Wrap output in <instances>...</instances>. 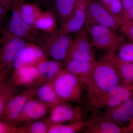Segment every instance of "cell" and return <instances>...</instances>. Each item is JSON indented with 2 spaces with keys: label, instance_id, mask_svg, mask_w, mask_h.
<instances>
[{
  "label": "cell",
  "instance_id": "cell-33",
  "mask_svg": "<svg viewBox=\"0 0 133 133\" xmlns=\"http://www.w3.org/2000/svg\"><path fill=\"white\" fill-rule=\"evenodd\" d=\"M8 11L0 5V33H2L5 27V23L6 15Z\"/></svg>",
  "mask_w": 133,
  "mask_h": 133
},
{
  "label": "cell",
  "instance_id": "cell-31",
  "mask_svg": "<svg viewBox=\"0 0 133 133\" xmlns=\"http://www.w3.org/2000/svg\"><path fill=\"white\" fill-rule=\"evenodd\" d=\"M17 128L16 124L0 120V133H17Z\"/></svg>",
  "mask_w": 133,
  "mask_h": 133
},
{
  "label": "cell",
  "instance_id": "cell-8",
  "mask_svg": "<svg viewBox=\"0 0 133 133\" xmlns=\"http://www.w3.org/2000/svg\"><path fill=\"white\" fill-rule=\"evenodd\" d=\"M91 0H77L76 6L71 14L60 23L58 30L65 35L78 33L85 24L87 10Z\"/></svg>",
  "mask_w": 133,
  "mask_h": 133
},
{
  "label": "cell",
  "instance_id": "cell-35",
  "mask_svg": "<svg viewBox=\"0 0 133 133\" xmlns=\"http://www.w3.org/2000/svg\"><path fill=\"white\" fill-rule=\"evenodd\" d=\"M14 0H0V5L8 12L10 9Z\"/></svg>",
  "mask_w": 133,
  "mask_h": 133
},
{
  "label": "cell",
  "instance_id": "cell-7",
  "mask_svg": "<svg viewBox=\"0 0 133 133\" xmlns=\"http://www.w3.org/2000/svg\"><path fill=\"white\" fill-rule=\"evenodd\" d=\"M87 17L96 24L116 30L120 28L123 19L111 13L101 2L91 0L87 10Z\"/></svg>",
  "mask_w": 133,
  "mask_h": 133
},
{
  "label": "cell",
  "instance_id": "cell-40",
  "mask_svg": "<svg viewBox=\"0 0 133 133\" xmlns=\"http://www.w3.org/2000/svg\"><path fill=\"white\" fill-rule=\"evenodd\" d=\"M130 86H131V88H132V89L133 90V83H132V84H131Z\"/></svg>",
  "mask_w": 133,
  "mask_h": 133
},
{
  "label": "cell",
  "instance_id": "cell-21",
  "mask_svg": "<svg viewBox=\"0 0 133 133\" xmlns=\"http://www.w3.org/2000/svg\"><path fill=\"white\" fill-rule=\"evenodd\" d=\"M57 18L52 10L42 11L34 23V28L44 33H52L57 29Z\"/></svg>",
  "mask_w": 133,
  "mask_h": 133
},
{
  "label": "cell",
  "instance_id": "cell-25",
  "mask_svg": "<svg viewBox=\"0 0 133 133\" xmlns=\"http://www.w3.org/2000/svg\"><path fill=\"white\" fill-rule=\"evenodd\" d=\"M50 125L47 118L30 122L18 127L17 133H48Z\"/></svg>",
  "mask_w": 133,
  "mask_h": 133
},
{
  "label": "cell",
  "instance_id": "cell-27",
  "mask_svg": "<svg viewBox=\"0 0 133 133\" xmlns=\"http://www.w3.org/2000/svg\"><path fill=\"white\" fill-rule=\"evenodd\" d=\"M114 52L119 59L128 63L133 62V43L122 42Z\"/></svg>",
  "mask_w": 133,
  "mask_h": 133
},
{
  "label": "cell",
  "instance_id": "cell-28",
  "mask_svg": "<svg viewBox=\"0 0 133 133\" xmlns=\"http://www.w3.org/2000/svg\"><path fill=\"white\" fill-rule=\"evenodd\" d=\"M16 88L12 84H5L0 92V116L2 114L8 101L15 95Z\"/></svg>",
  "mask_w": 133,
  "mask_h": 133
},
{
  "label": "cell",
  "instance_id": "cell-41",
  "mask_svg": "<svg viewBox=\"0 0 133 133\" xmlns=\"http://www.w3.org/2000/svg\"><path fill=\"white\" fill-rule=\"evenodd\" d=\"M1 36H0V41H1Z\"/></svg>",
  "mask_w": 133,
  "mask_h": 133
},
{
  "label": "cell",
  "instance_id": "cell-4",
  "mask_svg": "<svg viewBox=\"0 0 133 133\" xmlns=\"http://www.w3.org/2000/svg\"><path fill=\"white\" fill-rule=\"evenodd\" d=\"M85 25L90 36L91 44L98 49L114 52L124 39L123 37L118 36L113 29L96 24L87 17Z\"/></svg>",
  "mask_w": 133,
  "mask_h": 133
},
{
  "label": "cell",
  "instance_id": "cell-2",
  "mask_svg": "<svg viewBox=\"0 0 133 133\" xmlns=\"http://www.w3.org/2000/svg\"><path fill=\"white\" fill-rule=\"evenodd\" d=\"M24 2L25 0H14L10 8L11 16L2 35L19 37L40 45L43 33L26 24L20 15V8Z\"/></svg>",
  "mask_w": 133,
  "mask_h": 133
},
{
  "label": "cell",
  "instance_id": "cell-34",
  "mask_svg": "<svg viewBox=\"0 0 133 133\" xmlns=\"http://www.w3.org/2000/svg\"><path fill=\"white\" fill-rule=\"evenodd\" d=\"M9 69L3 68L0 70V92L5 85V78L6 75L8 73Z\"/></svg>",
  "mask_w": 133,
  "mask_h": 133
},
{
  "label": "cell",
  "instance_id": "cell-19",
  "mask_svg": "<svg viewBox=\"0 0 133 133\" xmlns=\"http://www.w3.org/2000/svg\"><path fill=\"white\" fill-rule=\"evenodd\" d=\"M103 58L110 61L118 72L122 84L131 85L133 83V70L131 63L122 61L114 52L108 51Z\"/></svg>",
  "mask_w": 133,
  "mask_h": 133
},
{
  "label": "cell",
  "instance_id": "cell-36",
  "mask_svg": "<svg viewBox=\"0 0 133 133\" xmlns=\"http://www.w3.org/2000/svg\"><path fill=\"white\" fill-rule=\"evenodd\" d=\"M133 21V0L132 7L128 13L127 15L123 18V21Z\"/></svg>",
  "mask_w": 133,
  "mask_h": 133
},
{
  "label": "cell",
  "instance_id": "cell-3",
  "mask_svg": "<svg viewBox=\"0 0 133 133\" xmlns=\"http://www.w3.org/2000/svg\"><path fill=\"white\" fill-rule=\"evenodd\" d=\"M52 82L55 91L62 102L81 104L83 84L80 78L64 68Z\"/></svg>",
  "mask_w": 133,
  "mask_h": 133
},
{
  "label": "cell",
  "instance_id": "cell-9",
  "mask_svg": "<svg viewBox=\"0 0 133 133\" xmlns=\"http://www.w3.org/2000/svg\"><path fill=\"white\" fill-rule=\"evenodd\" d=\"M47 120L50 124L71 123L83 120V112L78 105L60 102L51 108Z\"/></svg>",
  "mask_w": 133,
  "mask_h": 133
},
{
  "label": "cell",
  "instance_id": "cell-22",
  "mask_svg": "<svg viewBox=\"0 0 133 133\" xmlns=\"http://www.w3.org/2000/svg\"><path fill=\"white\" fill-rule=\"evenodd\" d=\"M96 62L67 60L63 62L64 68L83 81L90 76Z\"/></svg>",
  "mask_w": 133,
  "mask_h": 133
},
{
  "label": "cell",
  "instance_id": "cell-10",
  "mask_svg": "<svg viewBox=\"0 0 133 133\" xmlns=\"http://www.w3.org/2000/svg\"><path fill=\"white\" fill-rule=\"evenodd\" d=\"M37 86L29 87L21 93L13 96L5 106L0 120L16 124L24 105L29 99L35 97Z\"/></svg>",
  "mask_w": 133,
  "mask_h": 133
},
{
  "label": "cell",
  "instance_id": "cell-5",
  "mask_svg": "<svg viewBox=\"0 0 133 133\" xmlns=\"http://www.w3.org/2000/svg\"><path fill=\"white\" fill-rule=\"evenodd\" d=\"M72 41L70 35L62 33L57 29L52 33H43L40 45L48 56L55 60L64 62Z\"/></svg>",
  "mask_w": 133,
  "mask_h": 133
},
{
  "label": "cell",
  "instance_id": "cell-14",
  "mask_svg": "<svg viewBox=\"0 0 133 133\" xmlns=\"http://www.w3.org/2000/svg\"><path fill=\"white\" fill-rule=\"evenodd\" d=\"M51 108L34 97L31 98L24 105L16 122V125L42 119L49 112Z\"/></svg>",
  "mask_w": 133,
  "mask_h": 133
},
{
  "label": "cell",
  "instance_id": "cell-15",
  "mask_svg": "<svg viewBox=\"0 0 133 133\" xmlns=\"http://www.w3.org/2000/svg\"><path fill=\"white\" fill-rule=\"evenodd\" d=\"M16 87H32L40 85L39 73L37 66L25 65L14 69L12 83Z\"/></svg>",
  "mask_w": 133,
  "mask_h": 133
},
{
  "label": "cell",
  "instance_id": "cell-6",
  "mask_svg": "<svg viewBox=\"0 0 133 133\" xmlns=\"http://www.w3.org/2000/svg\"><path fill=\"white\" fill-rule=\"evenodd\" d=\"M73 39L65 61L77 60L93 62L96 61L86 28L82 29Z\"/></svg>",
  "mask_w": 133,
  "mask_h": 133
},
{
  "label": "cell",
  "instance_id": "cell-17",
  "mask_svg": "<svg viewBox=\"0 0 133 133\" xmlns=\"http://www.w3.org/2000/svg\"><path fill=\"white\" fill-rule=\"evenodd\" d=\"M86 133H125V127H121L105 119L103 116H94L85 122Z\"/></svg>",
  "mask_w": 133,
  "mask_h": 133
},
{
  "label": "cell",
  "instance_id": "cell-11",
  "mask_svg": "<svg viewBox=\"0 0 133 133\" xmlns=\"http://www.w3.org/2000/svg\"><path fill=\"white\" fill-rule=\"evenodd\" d=\"M29 42L24 39L2 35L0 41V64L9 69L16 57Z\"/></svg>",
  "mask_w": 133,
  "mask_h": 133
},
{
  "label": "cell",
  "instance_id": "cell-29",
  "mask_svg": "<svg viewBox=\"0 0 133 133\" xmlns=\"http://www.w3.org/2000/svg\"><path fill=\"white\" fill-rule=\"evenodd\" d=\"M101 3L113 14L123 18V7L121 0H101Z\"/></svg>",
  "mask_w": 133,
  "mask_h": 133
},
{
  "label": "cell",
  "instance_id": "cell-26",
  "mask_svg": "<svg viewBox=\"0 0 133 133\" xmlns=\"http://www.w3.org/2000/svg\"><path fill=\"white\" fill-rule=\"evenodd\" d=\"M85 125L83 120L71 123L50 124L48 133H75L83 130Z\"/></svg>",
  "mask_w": 133,
  "mask_h": 133
},
{
  "label": "cell",
  "instance_id": "cell-37",
  "mask_svg": "<svg viewBox=\"0 0 133 133\" xmlns=\"http://www.w3.org/2000/svg\"><path fill=\"white\" fill-rule=\"evenodd\" d=\"M126 133H133V116L129 121L127 125L125 127Z\"/></svg>",
  "mask_w": 133,
  "mask_h": 133
},
{
  "label": "cell",
  "instance_id": "cell-18",
  "mask_svg": "<svg viewBox=\"0 0 133 133\" xmlns=\"http://www.w3.org/2000/svg\"><path fill=\"white\" fill-rule=\"evenodd\" d=\"M37 67L41 85L53 81L64 69L63 62L48 59L41 62Z\"/></svg>",
  "mask_w": 133,
  "mask_h": 133
},
{
  "label": "cell",
  "instance_id": "cell-12",
  "mask_svg": "<svg viewBox=\"0 0 133 133\" xmlns=\"http://www.w3.org/2000/svg\"><path fill=\"white\" fill-rule=\"evenodd\" d=\"M133 94V90L130 85L121 84L112 88L91 108L94 110H106L121 104Z\"/></svg>",
  "mask_w": 133,
  "mask_h": 133
},
{
  "label": "cell",
  "instance_id": "cell-38",
  "mask_svg": "<svg viewBox=\"0 0 133 133\" xmlns=\"http://www.w3.org/2000/svg\"><path fill=\"white\" fill-rule=\"evenodd\" d=\"M33 2L38 3L40 4L41 3L46 4V3H49L50 0H32Z\"/></svg>",
  "mask_w": 133,
  "mask_h": 133
},
{
  "label": "cell",
  "instance_id": "cell-30",
  "mask_svg": "<svg viewBox=\"0 0 133 133\" xmlns=\"http://www.w3.org/2000/svg\"><path fill=\"white\" fill-rule=\"evenodd\" d=\"M120 30L133 43V21H124Z\"/></svg>",
  "mask_w": 133,
  "mask_h": 133
},
{
  "label": "cell",
  "instance_id": "cell-39",
  "mask_svg": "<svg viewBox=\"0 0 133 133\" xmlns=\"http://www.w3.org/2000/svg\"><path fill=\"white\" fill-rule=\"evenodd\" d=\"M3 68H5V67H3V66H2V65H1L0 64V70H1V69H2Z\"/></svg>",
  "mask_w": 133,
  "mask_h": 133
},
{
  "label": "cell",
  "instance_id": "cell-1",
  "mask_svg": "<svg viewBox=\"0 0 133 133\" xmlns=\"http://www.w3.org/2000/svg\"><path fill=\"white\" fill-rule=\"evenodd\" d=\"M81 81L87 87L90 107L112 88L122 84L116 67L104 58L96 61L90 76Z\"/></svg>",
  "mask_w": 133,
  "mask_h": 133
},
{
  "label": "cell",
  "instance_id": "cell-20",
  "mask_svg": "<svg viewBox=\"0 0 133 133\" xmlns=\"http://www.w3.org/2000/svg\"><path fill=\"white\" fill-rule=\"evenodd\" d=\"M35 96L37 99L51 108L62 102L55 91L52 81L43 83L38 85Z\"/></svg>",
  "mask_w": 133,
  "mask_h": 133
},
{
  "label": "cell",
  "instance_id": "cell-24",
  "mask_svg": "<svg viewBox=\"0 0 133 133\" xmlns=\"http://www.w3.org/2000/svg\"><path fill=\"white\" fill-rule=\"evenodd\" d=\"M42 11L41 4L38 3H25L24 2L20 8V14L24 22L35 29V21Z\"/></svg>",
  "mask_w": 133,
  "mask_h": 133
},
{
  "label": "cell",
  "instance_id": "cell-23",
  "mask_svg": "<svg viewBox=\"0 0 133 133\" xmlns=\"http://www.w3.org/2000/svg\"><path fill=\"white\" fill-rule=\"evenodd\" d=\"M76 2L77 0H50L49 4L60 23L71 14Z\"/></svg>",
  "mask_w": 133,
  "mask_h": 133
},
{
  "label": "cell",
  "instance_id": "cell-16",
  "mask_svg": "<svg viewBox=\"0 0 133 133\" xmlns=\"http://www.w3.org/2000/svg\"><path fill=\"white\" fill-rule=\"evenodd\" d=\"M133 116V94L119 105L105 110L103 115L105 119L123 127Z\"/></svg>",
  "mask_w": 133,
  "mask_h": 133
},
{
  "label": "cell",
  "instance_id": "cell-13",
  "mask_svg": "<svg viewBox=\"0 0 133 133\" xmlns=\"http://www.w3.org/2000/svg\"><path fill=\"white\" fill-rule=\"evenodd\" d=\"M48 56L41 45L28 42L18 53L12 65L13 69L25 65H37L48 59Z\"/></svg>",
  "mask_w": 133,
  "mask_h": 133
},
{
  "label": "cell",
  "instance_id": "cell-32",
  "mask_svg": "<svg viewBox=\"0 0 133 133\" xmlns=\"http://www.w3.org/2000/svg\"><path fill=\"white\" fill-rule=\"evenodd\" d=\"M123 7V19L127 15L132 5L133 0H121Z\"/></svg>",
  "mask_w": 133,
  "mask_h": 133
}]
</instances>
